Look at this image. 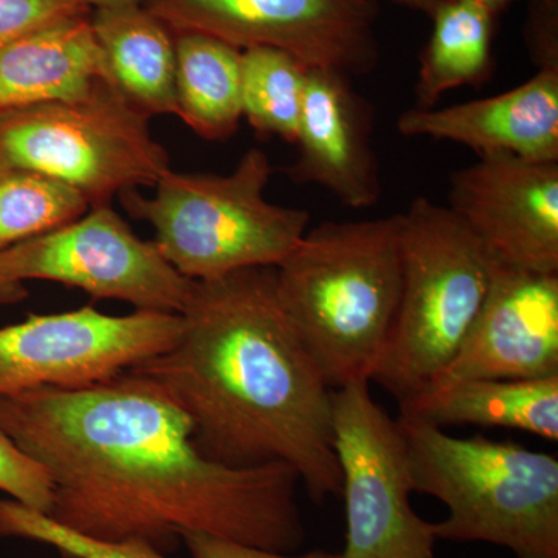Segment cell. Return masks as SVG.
<instances>
[{"instance_id": "obj_1", "label": "cell", "mask_w": 558, "mask_h": 558, "mask_svg": "<svg viewBox=\"0 0 558 558\" xmlns=\"http://www.w3.org/2000/svg\"><path fill=\"white\" fill-rule=\"evenodd\" d=\"M0 428L50 476L47 517L84 537L142 539L165 554L185 534L282 554L306 542L295 470L211 461L185 411L142 374L0 396Z\"/></svg>"}, {"instance_id": "obj_2", "label": "cell", "mask_w": 558, "mask_h": 558, "mask_svg": "<svg viewBox=\"0 0 558 558\" xmlns=\"http://www.w3.org/2000/svg\"><path fill=\"white\" fill-rule=\"evenodd\" d=\"M178 343L131 368L193 422L194 442L234 469L288 464L312 501L341 492L332 392L290 325L275 267L193 281Z\"/></svg>"}, {"instance_id": "obj_3", "label": "cell", "mask_w": 558, "mask_h": 558, "mask_svg": "<svg viewBox=\"0 0 558 558\" xmlns=\"http://www.w3.org/2000/svg\"><path fill=\"white\" fill-rule=\"evenodd\" d=\"M275 274L282 311L329 387L371 381L402 292L400 215L323 222Z\"/></svg>"}, {"instance_id": "obj_4", "label": "cell", "mask_w": 558, "mask_h": 558, "mask_svg": "<svg viewBox=\"0 0 558 558\" xmlns=\"http://www.w3.org/2000/svg\"><path fill=\"white\" fill-rule=\"evenodd\" d=\"M414 492L449 515L433 523L438 539L484 542L519 558H558V461L515 442L398 418Z\"/></svg>"}, {"instance_id": "obj_5", "label": "cell", "mask_w": 558, "mask_h": 558, "mask_svg": "<svg viewBox=\"0 0 558 558\" xmlns=\"http://www.w3.org/2000/svg\"><path fill=\"white\" fill-rule=\"evenodd\" d=\"M271 174L267 154L250 149L230 174L168 170L153 197L128 190L120 201L153 227L154 244L182 277L207 281L278 267L303 240L310 213L267 202Z\"/></svg>"}, {"instance_id": "obj_6", "label": "cell", "mask_w": 558, "mask_h": 558, "mask_svg": "<svg viewBox=\"0 0 558 558\" xmlns=\"http://www.w3.org/2000/svg\"><path fill=\"white\" fill-rule=\"evenodd\" d=\"M402 292L371 381L398 402L432 387L457 357L490 284L492 259L449 207L417 197L400 213Z\"/></svg>"}, {"instance_id": "obj_7", "label": "cell", "mask_w": 558, "mask_h": 558, "mask_svg": "<svg viewBox=\"0 0 558 558\" xmlns=\"http://www.w3.org/2000/svg\"><path fill=\"white\" fill-rule=\"evenodd\" d=\"M149 119L108 81L70 100L0 112V174L33 172L78 190L90 208L140 186H156L170 156Z\"/></svg>"}, {"instance_id": "obj_8", "label": "cell", "mask_w": 558, "mask_h": 558, "mask_svg": "<svg viewBox=\"0 0 558 558\" xmlns=\"http://www.w3.org/2000/svg\"><path fill=\"white\" fill-rule=\"evenodd\" d=\"M332 429L348 521L339 558H436L433 523L411 506L398 418L374 400L369 381L333 389Z\"/></svg>"}, {"instance_id": "obj_9", "label": "cell", "mask_w": 558, "mask_h": 558, "mask_svg": "<svg viewBox=\"0 0 558 558\" xmlns=\"http://www.w3.org/2000/svg\"><path fill=\"white\" fill-rule=\"evenodd\" d=\"M182 329V315L167 312L112 317L86 306L31 315L0 328V396L105 384L167 352Z\"/></svg>"}, {"instance_id": "obj_10", "label": "cell", "mask_w": 558, "mask_h": 558, "mask_svg": "<svg viewBox=\"0 0 558 558\" xmlns=\"http://www.w3.org/2000/svg\"><path fill=\"white\" fill-rule=\"evenodd\" d=\"M171 32L247 50L288 51L307 68L366 75L379 62L377 0H145Z\"/></svg>"}, {"instance_id": "obj_11", "label": "cell", "mask_w": 558, "mask_h": 558, "mask_svg": "<svg viewBox=\"0 0 558 558\" xmlns=\"http://www.w3.org/2000/svg\"><path fill=\"white\" fill-rule=\"evenodd\" d=\"M46 279L83 289L95 300H116L135 311L180 314L193 289L161 256L154 241L140 240L110 205L89 208L68 226L0 253V282Z\"/></svg>"}, {"instance_id": "obj_12", "label": "cell", "mask_w": 558, "mask_h": 558, "mask_svg": "<svg viewBox=\"0 0 558 558\" xmlns=\"http://www.w3.org/2000/svg\"><path fill=\"white\" fill-rule=\"evenodd\" d=\"M447 207L495 263L558 275V161L480 157L450 175Z\"/></svg>"}, {"instance_id": "obj_13", "label": "cell", "mask_w": 558, "mask_h": 558, "mask_svg": "<svg viewBox=\"0 0 558 558\" xmlns=\"http://www.w3.org/2000/svg\"><path fill=\"white\" fill-rule=\"evenodd\" d=\"M554 376H558V275L492 260L490 284L478 317L457 357L433 385Z\"/></svg>"}, {"instance_id": "obj_14", "label": "cell", "mask_w": 558, "mask_h": 558, "mask_svg": "<svg viewBox=\"0 0 558 558\" xmlns=\"http://www.w3.org/2000/svg\"><path fill=\"white\" fill-rule=\"evenodd\" d=\"M371 128L373 109L349 76L311 68L295 140L299 157L289 178L322 186L348 207L377 204L381 182Z\"/></svg>"}, {"instance_id": "obj_15", "label": "cell", "mask_w": 558, "mask_h": 558, "mask_svg": "<svg viewBox=\"0 0 558 558\" xmlns=\"http://www.w3.org/2000/svg\"><path fill=\"white\" fill-rule=\"evenodd\" d=\"M398 130L405 137L458 143L480 157L558 161V69H538L526 83L484 100L405 110Z\"/></svg>"}, {"instance_id": "obj_16", "label": "cell", "mask_w": 558, "mask_h": 558, "mask_svg": "<svg viewBox=\"0 0 558 558\" xmlns=\"http://www.w3.org/2000/svg\"><path fill=\"white\" fill-rule=\"evenodd\" d=\"M102 81L108 70L90 14L0 47V112L81 97Z\"/></svg>"}, {"instance_id": "obj_17", "label": "cell", "mask_w": 558, "mask_h": 558, "mask_svg": "<svg viewBox=\"0 0 558 558\" xmlns=\"http://www.w3.org/2000/svg\"><path fill=\"white\" fill-rule=\"evenodd\" d=\"M399 417L436 428L476 425L558 439V376L433 385L399 402Z\"/></svg>"}, {"instance_id": "obj_18", "label": "cell", "mask_w": 558, "mask_h": 558, "mask_svg": "<svg viewBox=\"0 0 558 558\" xmlns=\"http://www.w3.org/2000/svg\"><path fill=\"white\" fill-rule=\"evenodd\" d=\"M108 81L146 119L178 116L175 36L145 5L92 10Z\"/></svg>"}, {"instance_id": "obj_19", "label": "cell", "mask_w": 558, "mask_h": 558, "mask_svg": "<svg viewBox=\"0 0 558 558\" xmlns=\"http://www.w3.org/2000/svg\"><path fill=\"white\" fill-rule=\"evenodd\" d=\"M178 117L202 138H230L242 119V51L204 33H175Z\"/></svg>"}, {"instance_id": "obj_20", "label": "cell", "mask_w": 558, "mask_h": 558, "mask_svg": "<svg viewBox=\"0 0 558 558\" xmlns=\"http://www.w3.org/2000/svg\"><path fill=\"white\" fill-rule=\"evenodd\" d=\"M432 20L416 83L417 108L422 109L433 108L446 92L480 87L494 70L492 11L473 0H442Z\"/></svg>"}, {"instance_id": "obj_21", "label": "cell", "mask_w": 558, "mask_h": 558, "mask_svg": "<svg viewBox=\"0 0 558 558\" xmlns=\"http://www.w3.org/2000/svg\"><path fill=\"white\" fill-rule=\"evenodd\" d=\"M310 69L288 51L242 50V117L259 137L295 143Z\"/></svg>"}, {"instance_id": "obj_22", "label": "cell", "mask_w": 558, "mask_h": 558, "mask_svg": "<svg viewBox=\"0 0 558 558\" xmlns=\"http://www.w3.org/2000/svg\"><path fill=\"white\" fill-rule=\"evenodd\" d=\"M78 190L33 172L0 174V253L86 215Z\"/></svg>"}, {"instance_id": "obj_23", "label": "cell", "mask_w": 558, "mask_h": 558, "mask_svg": "<svg viewBox=\"0 0 558 558\" xmlns=\"http://www.w3.org/2000/svg\"><path fill=\"white\" fill-rule=\"evenodd\" d=\"M0 538L31 539L50 546L64 558H171L142 539L101 542L84 537L44 513L5 498H0Z\"/></svg>"}, {"instance_id": "obj_24", "label": "cell", "mask_w": 558, "mask_h": 558, "mask_svg": "<svg viewBox=\"0 0 558 558\" xmlns=\"http://www.w3.org/2000/svg\"><path fill=\"white\" fill-rule=\"evenodd\" d=\"M0 492L11 499L36 510L49 513L53 484L46 470L24 453L0 428Z\"/></svg>"}, {"instance_id": "obj_25", "label": "cell", "mask_w": 558, "mask_h": 558, "mask_svg": "<svg viewBox=\"0 0 558 558\" xmlns=\"http://www.w3.org/2000/svg\"><path fill=\"white\" fill-rule=\"evenodd\" d=\"M90 13L78 0H0V47L28 33Z\"/></svg>"}, {"instance_id": "obj_26", "label": "cell", "mask_w": 558, "mask_h": 558, "mask_svg": "<svg viewBox=\"0 0 558 558\" xmlns=\"http://www.w3.org/2000/svg\"><path fill=\"white\" fill-rule=\"evenodd\" d=\"M182 543L193 558H339V554L325 549H314L306 554L274 553L205 534L182 535Z\"/></svg>"}, {"instance_id": "obj_27", "label": "cell", "mask_w": 558, "mask_h": 558, "mask_svg": "<svg viewBox=\"0 0 558 558\" xmlns=\"http://www.w3.org/2000/svg\"><path fill=\"white\" fill-rule=\"evenodd\" d=\"M529 43L538 69H558L557 0H538L529 28Z\"/></svg>"}, {"instance_id": "obj_28", "label": "cell", "mask_w": 558, "mask_h": 558, "mask_svg": "<svg viewBox=\"0 0 558 558\" xmlns=\"http://www.w3.org/2000/svg\"><path fill=\"white\" fill-rule=\"evenodd\" d=\"M28 296V290L21 282H0V307L20 303Z\"/></svg>"}, {"instance_id": "obj_29", "label": "cell", "mask_w": 558, "mask_h": 558, "mask_svg": "<svg viewBox=\"0 0 558 558\" xmlns=\"http://www.w3.org/2000/svg\"><path fill=\"white\" fill-rule=\"evenodd\" d=\"M391 2L432 17L435 11L438 10L439 3L442 2V0H391Z\"/></svg>"}, {"instance_id": "obj_30", "label": "cell", "mask_w": 558, "mask_h": 558, "mask_svg": "<svg viewBox=\"0 0 558 558\" xmlns=\"http://www.w3.org/2000/svg\"><path fill=\"white\" fill-rule=\"evenodd\" d=\"M90 10L120 9V7L143 5L145 0H78Z\"/></svg>"}, {"instance_id": "obj_31", "label": "cell", "mask_w": 558, "mask_h": 558, "mask_svg": "<svg viewBox=\"0 0 558 558\" xmlns=\"http://www.w3.org/2000/svg\"><path fill=\"white\" fill-rule=\"evenodd\" d=\"M473 2L480 3L484 9L497 14L499 11L505 10L512 0H473Z\"/></svg>"}]
</instances>
